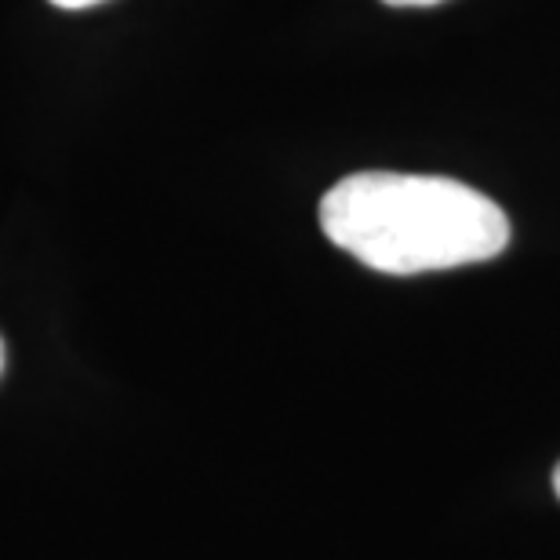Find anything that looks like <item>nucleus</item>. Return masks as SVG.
Returning a JSON list of instances; mask_svg holds the SVG:
<instances>
[{
  "label": "nucleus",
  "instance_id": "f03ea898",
  "mask_svg": "<svg viewBox=\"0 0 560 560\" xmlns=\"http://www.w3.org/2000/svg\"><path fill=\"white\" fill-rule=\"evenodd\" d=\"M55 8H62V11H81V8H95V4H103V0H51Z\"/></svg>",
  "mask_w": 560,
  "mask_h": 560
},
{
  "label": "nucleus",
  "instance_id": "f257e3e1",
  "mask_svg": "<svg viewBox=\"0 0 560 560\" xmlns=\"http://www.w3.org/2000/svg\"><path fill=\"white\" fill-rule=\"evenodd\" d=\"M320 230L335 248L389 277L485 262L510 244L506 211L444 175H346L320 197Z\"/></svg>",
  "mask_w": 560,
  "mask_h": 560
},
{
  "label": "nucleus",
  "instance_id": "39448f33",
  "mask_svg": "<svg viewBox=\"0 0 560 560\" xmlns=\"http://www.w3.org/2000/svg\"><path fill=\"white\" fill-rule=\"evenodd\" d=\"M553 491H557V499H560V463H557V469H553Z\"/></svg>",
  "mask_w": 560,
  "mask_h": 560
},
{
  "label": "nucleus",
  "instance_id": "7ed1b4c3",
  "mask_svg": "<svg viewBox=\"0 0 560 560\" xmlns=\"http://www.w3.org/2000/svg\"><path fill=\"white\" fill-rule=\"evenodd\" d=\"M389 8H430V4H441V0H383Z\"/></svg>",
  "mask_w": 560,
  "mask_h": 560
},
{
  "label": "nucleus",
  "instance_id": "20e7f679",
  "mask_svg": "<svg viewBox=\"0 0 560 560\" xmlns=\"http://www.w3.org/2000/svg\"><path fill=\"white\" fill-rule=\"evenodd\" d=\"M4 364H8V353H4V339H0V375H4Z\"/></svg>",
  "mask_w": 560,
  "mask_h": 560
}]
</instances>
